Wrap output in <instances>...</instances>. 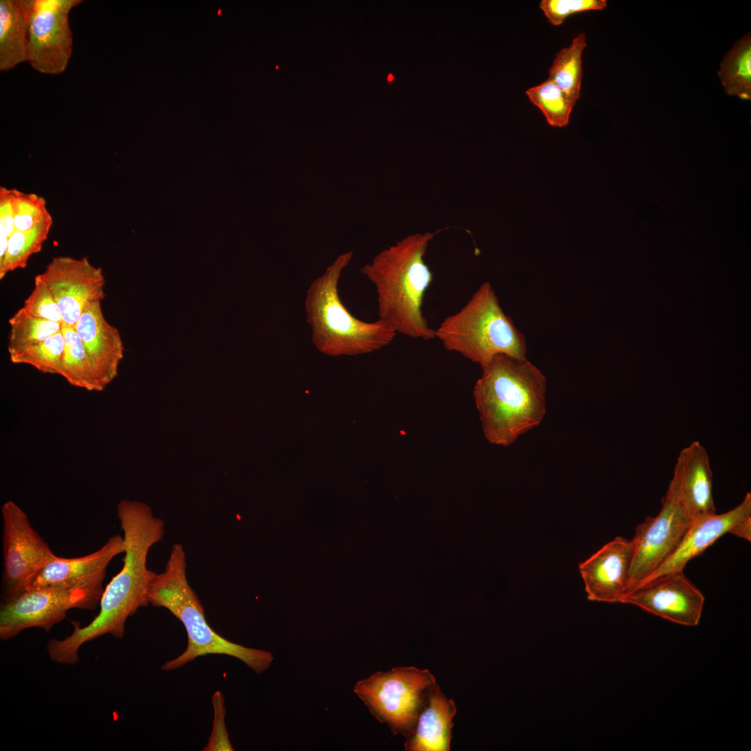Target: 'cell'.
<instances>
[{"label":"cell","mask_w":751,"mask_h":751,"mask_svg":"<svg viewBox=\"0 0 751 751\" xmlns=\"http://www.w3.org/2000/svg\"><path fill=\"white\" fill-rule=\"evenodd\" d=\"M8 323L10 327L8 341L9 355L47 339L61 331L63 326V323L35 316L23 307L9 318Z\"/></svg>","instance_id":"25"},{"label":"cell","mask_w":751,"mask_h":751,"mask_svg":"<svg viewBox=\"0 0 751 751\" xmlns=\"http://www.w3.org/2000/svg\"><path fill=\"white\" fill-rule=\"evenodd\" d=\"M353 257L348 251L337 257L309 286L304 300L313 344L330 356L370 353L389 345L396 333L385 321L366 322L354 316L341 302L338 284Z\"/></svg>","instance_id":"5"},{"label":"cell","mask_w":751,"mask_h":751,"mask_svg":"<svg viewBox=\"0 0 751 751\" xmlns=\"http://www.w3.org/2000/svg\"><path fill=\"white\" fill-rule=\"evenodd\" d=\"M393 79H394V76H392V74H389V76H388V80H389V81H392V80H393Z\"/></svg>","instance_id":"34"},{"label":"cell","mask_w":751,"mask_h":751,"mask_svg":"<svg viewBox=\"0 0 751 751\" xmlns=\"http://www.w3.org/2000/svg\"><path fill=\"white\" fill-rule=\"evenodd\" d=\"M622 603L679 624L695 627L700 622L704 597L683 571H679L664 574L638 586Z\"/></svg>","instance_id":"13"},{"label":"cell","mask_w":751,"mask_h":751,"mask_svg":"<svg viewBox=\"0 0 751 751\" xmlns=\"http://www.w3.org/2000/svg\"><path fill=\"white\" fill-rule=\"evenodd\" d=\"M694 520L681 500L672 476L659 514L647 517L636 528L627 595L673 554Z\"/></svg>","instance_id":"8"},{"label":"cell","mask_w":751,"mask_h":751,"mask_svg":"<svg viewBox=\"0 0 751 751\" xmlns=\"http://www.w3.org/2000/svg\"><path fill=\"white\" fill-rule=\"evenodd\" d=\"M607 6L606 0H542L540 8L553 26L561 25L565 19L575 13L588 10H602Z\"/></svg>","instance_id":"29"},{"label":"cell","mask_w":751,"mask_h":751,"mask_svg":"<svg viewBox=\"0 0 751 751\" xmlns=\"http://www.w3.org/2000/svg\"><path fill=\"white\" fill-rule=\"evenodd\" d=\"M437 232L409 235L380 252L360 270L375 286L379 319L396 334L426 341L435 339L422 305L433 278L424 256Z\"/></svg>","instance_id":"3"},{"label":"cell","mask_w":751,"mask_h":751,"mask_svg":"<svg viewBox=\"0 0 751 751\" xmlns=\"http://www.w3.org/2000/svg\"><path fill=\"white\" fill-rule=\"evenodd\" d=\"M148 600L155 607L168 609L179 620L188 636L185 651L162 665V670H174L207 654L236 658L257 674L270 667L273 660L270 652L234 643L211 629L207 622L202 605L188 583L186 556L181 544L172 545L164 570L153 576L149 586Z\"/></svg>","instance_id":"4"},{"label":"cell","mask_w":751,"mask_h":751,"mask_svg":"<svg viewBox=\"0 0 751 751\" xmlns=\"http://www.w3.org/2000/svg\"><path fill=\"white\" fill-rule=\"evenodd\" d=\"M435 339L481 367L495 355L525 358V337L501 309L490 282H483L456 313L435 330Z\"/></svg>","instance_id":"6"},{"label":"cell","mask_w":751,"mask_h":751,"mask_svg":"<svg viewBox=\"0 0 751 751\" xmlns=\"http://www.w3.org/2000/svg\"><path fill=\"white\" fill-rule=\"evenodd\" d=\"M62 330L45 340L9 355L13 364L33 366L42 373L60 375L64 353Z\"/></svg>","instance_id":"27"},{"label":"cell","mask_w":751,"mask_h":751,"mask_svg":"<svg viewBox=\"0 0 751 751\" xmlns=\"http://www.w3.org/2000/svg\"><path fill=\"white\" fill-rule=\"evenodd\" d=\"M64 353L60 376L72 386L102 391L83 345L74 327L63 324Z\"/></svg>","instance_id":"23"},{"label":"cell","mask_w":751,"mask_h":751,"mask_svg":"<svg viewBox=\"0 0 751 751\" xmlns=\"http://www.w3.org/2000/svg\"><path fill=\"white\" fill-rule=\"evenodd\" d=\"M586 47V35L579 33L569 47L562 48L553 59L548 80L563 90L575 105L581 97L583 77L582 54Z\"/></svg>","instance_id":"21"},{"label":"cell","mask_w":751,"mask_h":751,"mask_svg":"<svg viewBox=\"0 0 751 751\" xmlns=\"http://www.w3.org/2000/svg\"><path fill=\"white\" fill-rule=\"evenodd\" d=\"M736 536L751 540V516L748 517L734 524L729 531Z\"/></svg>","instance_id":"33"},{"label":"cell","mask_w":751,"mask_h":751,"mask_svg":"<svg viewBox=\"0 0 751 751\" xmlns=\"http://www.w3.org/2000/svg\"><path fill=\"white\" fill-rule=\"evenodd\" d=\"M2 515L3 554L1 601L26 590L33 575L56 556L14 501L5 502Z\"/></svg>","instance_id":"10"},{"label":"cell","mask_w":751,"mask_h":751,"mask_svg":"<svg viewBox=\"0 0 751 751\" xmlns=\"http://www.w3.org/2000/svg\"><path fill=\"white\" fill-rule=\"evenodd\" d=\"M104 590L103 585L69 589H32L10 600L1 601L0 638L9 640L32 627L48 632L66 617L70 609H95Z\"/></svg>","instance_id":"9"},{"label":"cell","mask_w":751,"mask_h":751,"mask_svg":"<svg viewBox=\"0 0 751 751\" xmlns=\"http://www.w3.org/2000/svg\"><path fill=\"white\" fill-rule=\"evenodd\" d=\"M81 0H34L28 42L27 62L37 72L59 74L72 53L71 10Z\"/></svg>","instance_id":"11"},{"label":"cell","mask_w":751,"mask_h":751,"mask_svg":"<svg viewBox=\"0 0 751 751\" xmlns=\"http://www.w3.org/2000/svg\"><path fill=\"white\" fill-rule=\"evenodd\" d=\"M750 516L751 494L747 492L741 503L732 510L695 519L673 554L636 587L664 574L683 571L689 560L703 553L737 522Z\"/></svg>","instance_id":"17"},{"label":"cell","mask_w":751,"mask_h":751,"mask_svg":"<svg viewBox=\"0 0 751 751\" xmlns=\"http://www.w3.org/2000/svg\"><path fill=\"white\" fill-rule=\"evenodd\" d=\"M718 74L725 92L751 99V37L748 33L725 55Z\"/></svg>","instance_id":"22"},{"label":"cell","mask_w":751,"mask_h":751,"mask_svg":"<svg viewBox=\"0 0 751 751\" xmlns=\"http://www.w3.org/2000/svg\"><path fill=\"white\" fill-rule=\"evenodd\" d=\"M117 515L125 547L122 568L104 588L99 614L90 623L81 627L72 622L70 636L49 640L47 651L53 662L75 665L79 661L78 650L85 643L106 634L122 638L127 618L150 604L148 590L156 572L148 569L147 556L152 547L162 540L165 523L154 516L149 505L139 501H120Z\"/></svg>","instance_id":"1"},{"label":"cell","mask_w":751,"mask_h":751,"mask_svg":"<svg viewBox=\"0 0 751 751\" xmlns=\"http://www.w3.org/2000/svg\"><path fill=\"white\" fill-rule=\"evenodd\" d=\"M474 398L486 439L509 446L538 426L546 412V378L526 358L495 355L481 367Z\"/></svg>","instance_id":"2"},{"label":"cell","mask_w":751,"mask_h":751,"mask_svg":"<svg viewBox=\"0 0 751 751\" xmlns=\"http://www.w3.org/2000/svg\"><path fill=\"white\" fill-rule=\"evenodd\" d=\"M124 551L123 537L113 535L100 549L88 555L70 558L56 556L33 575L25 591L102 586L109 563Z\"/></svg>","instance_id":"15"},{"label":"cell","mask_w":751,"mask_h":751,"mask_svg":"<svg viewBox=\"0 0 751 751\" xmlns=\"http://www.w3.org/2000/svg\"><path fill=\"white\" fill-rule=\"evenodd\" d=\"M213 720L211 734L204 751H232L225 722V700L221 692L216 691L212 696Z\"/></svg>","instance_id":"31"},{"label":"cell","mask_w":751,"mask_h":751,"mask_svg":"<svg viewBox=\"0 0 751 751\" xmlns=\"http://www.w3.org/2000/svg\"><path fill=\"white\" fill-rule=\"evenodd\" d=\"M525 94L530 102L541 111L550 126L564 127L569 124L575 105L554 83L547 79L528 88Z\"/></svg>","instance_id":"26"},{"label":"cell","mask_w":751,"mask_h":751,"mask_svg":"<svg viewBox=\"0 0 751 751\" xmlns=\"http://www.w3.org/2000/svg\"><path fill=\"white\" fill-rule=\"evenodd\" d=\"M34 0L0 1V70L27 62L31 17Z\"/></svg>","instance_id":"20"},{"label":"cell","mask_w":751,"mask_h":751,"mask_svg":"<svg viewBox=\"0 0 751 751\" xmlns=\"http://www.w3.org/2000/svg\"><path fill=\"white\" fill-rule=\"evenodd\" d=\"M15 228L25 232L33 228L49 212L45 200L35 193H26L15 188Z\"/></svg>","instance_id":"28"},{"label":"cell","mask_w":751,"mask_h":751,"mask_svg":"<svg viewBox=\"0 0 751 751\" xmlns=\"http://www.w3.org/2000/svg\"><path fill=\"white\" fill-rule=\"evenodd\" d=\"M52 223V218L47 212L31 229L13 232L8 241L4 260L0 264L1 280L8 273L26 267L29 257L41 250Z\"/></svg>","instance_id":"24"},{"label":"cell","mask_w":751,"mask_h":751,"mask_svg":"<svg viewBox=\"0 0 751 751\" xmlns=\"http://www.w3.org/2000/svg\"><path fill=\"white\" fill-rule=\"evenodd\" d=\"M15 188H0V264L4 260L8 241L15 228Z\"/></svg>","instance_id":"32"},{"label":"cell","mask_w":751,"mask_h":751,"mask_svg":"<svg viewBox=\"0 0 751 751\" xmlns=\"http://www.w3.org/2000/svg\"><path fill=\"white\" fill-rule=\"evenodd\" d=\"M74 328L103 391L117 377L123 357L120 332L105 318L100 301L86 306Z\"/></svg>","instance_id":"16"},{"label":"cell","mask_w":751,"mask_h":751,"mask_svg":"<svg viewBox=\"0 0 751 751\" xmlns=\"http://www.w3.org/2000/svg\"><path fill=\"white\" fill-rule=\"evenodd\" d=\"M633 540L617 536L579 565L590 601L622 603L627 595Z\"/></svg>","instance_id":"14"},{"label":"cell","mask_w":751,"mask_h":751,"mask_svg":"<svg viewBox=\"0 0 751 751\" xmlns=\"http://www.w3.org/2000/svg\"><path fill=\"white\" fill-rule=\"evenodd\" d=\"M22 307L35 316L63 323L56 299L39 275L35 277L33 289L24 301Z\"/></svg>","instance_id":"30"},{"label":"cell","mask_w":751,"mask_h":751,"mask_svg":"<svg viewBox=\"0 0 751 751\" xmlns=\"http://www.w3.org/2000/svg\"><path fill=\"white\" fill-rule=\"evenodd\" d=\"M436 684L428 670L413 666L378 671L359 681L354 692L371 713L394 735L407 737L414 729L430 688Z\"/></svg>","instance_id":"7"},{"label":"cell","mask_w":751,"mask_h":751,"mask_svg":"<svg viewBox=\"0 0 751 751\" xmlns=\"http://www.w3.org/2000/svg\"><path fill=\"white\" fill-rule=\"evenodd\" d=\"M54 295L63 324L74 327L88 304L105 298V277L86 257H54L39 274Z\"/></svg>","instance_id":"12"},{"label":"cell","mask_w":751,"mask_h":751,"mask_svg":"<svg viewBox=\"0 0 751 751\" xmlns=\"http://www.w3.org/2000/svg\"><path fill=\"white\" fill-rule=\"evenodd\" d=\"M457 712L452 699L437 684L430 689L413 731L405 737L406 751H449Z\"/></svg>","instance_id":"19"},{"label":"cell","mask_w":751,"mask_h":751,"mask_svg":"<svg viewBox=\"0 0 751 751\" xmlns=\"http://www.w3.org/2000/svg\"><path fill=\"white\" fill-rule=\"evenodd\" d=\"M673 476L681 500L694 519L716 513L709 455L699 442H692L680 451Z\"/></svg>","instance_id":"18"}]
</instances>
